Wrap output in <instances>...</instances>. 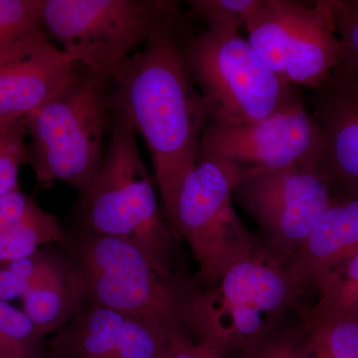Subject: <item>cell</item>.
<instances>
[{"instance_id":"obj_1","label":"cell","mask_w":358,"mask_h":358,"mask_svg":"<svg viewBox=\"0 0 358 358\" xmlns=\"http://www.w3.org/2000/svg\"><path fill=\"white\" fill-rule=\"evenodd\" d=\"M183 28L179 14L121 66L109 91L110 114L145 141L166 223L208 122L183 55Z\"/></svg>"},{"instance_id":"obj_2","label":"cell","mask_w":358,"mask_h":358,"mask_svg":"<svg viewBox=\"0 0 358 358\" xmlns=\"http://www.w3.org/2000/svg\"><path fill=\"white\" fill-rule=\"evenodd\" d=\"M310 287L291 263L260 242L231 266L215 286L200 289L192 310L193 338L220 358H233L281 329L303 310Z\"/></svg>"},{"instance_id":"obj_3","label":"cell","mask_w":358,"mask_h":358,"mask_svg":"<svg viewBox=\"0 0 358 358\" xmlns=\"http://www.w3.org/2000/svg\"><path fill=\"white\" fill-rule=\"evenodd\" d=\"M60 246L81 273L86 301L192 338L199 282L176 274L126 240L83 228L65 231Z\"/></svg>"},{"instance_id":"obj_4","label":"cell","mask_w":358,"mask_h":358,"mask_svg":"<svg viewBox=\"0 0 358 358\" xmlns=\"http://www.w3.org/2000/svg\"><path fill=\"white\" fill-rule=\"evenodd\" d=\"M110 80L78 67L70 81L24 117L30 164L41 188L63 181L82 192L102 166L110 126Z\"/></svg>"},{"instance_id":"obj_5","label":"cell","mask_w":358,"mask_h":358,"mask_svg":"<svg viewBox=\"0 0 358 358\" xmlns=\"http://www.w3.org/2000/svg\"><path fill=\"white\" fill-rule=\"evenodd\" d=\"M136 134L128 122L112 115L102 166L80 192L77 227L126 240L171 268L176 238L159 210Z\"/></svg>"},{"instance_id":"obj_6","label":"cell","mask_w":358,"mask_h":358,"mask_svg":"<svg viewBox=\"0 0 358 358\" xmlns=\"http://www.w3.org/2000/svg\"><path fill=\"white\" fill-rule=\"evenodd\" d=\"M179 14L166 0H44L42 21L72 62L112 81Z\"/></svg>"},{"instance_id":"obj_7","label":"cell","mask_w":358,"mask_h":358,"mask_svg":"<svg viewBox=\"0 0 358 358\" xmlns=\"http://www.w3.org/2000/svg\"><path fill=\"white\" fill-rule=\"evenodd\" d=\"M182 50L203 99L208 122L261 121L303 101L240 31L207 27L199 37H185Z\"/></svg>"},{"instance_id":"obj_8","label":"cell","mask_w":358,"mask_h":358,"mask_svg":"<svg viewBox=\"0 0 358 358\" xmlns=\"http://www.w3.org/2000/svg\"><path fill=\"white\" fill-rule=\"evenodd\" d=\"M240 171L229 162L197 155L167 220L174 238L192 249L199 267L197 282L203 289L215 286L231 266L260 243L233 208Z\"/></svg>"},{"instance_id":"obj_9","label":"cell","mask_w":358,"mask_h":358,"mask_svg":"<svg viewBox=\"0 0 358 358\" xmlns=\"http://www.w3.org/2000/svg\"><path fill=\"white\" fill-rule=\"evenodd\" d=\"M248 41L282 81L319 89L341 56L331 0H262L245 22Z\"/></svg>"},{"instance_id":"obj_10","label":"cell","mask_w":358,"mask_h":358,"mask_svg":"<svg viewBox=\"0 0 358 358\" xmlns=\"http://www.w3.org/2000/svg\"><path fill=\"white\" fill-rule=\"evenodd\" d=\"M233 197L254 219L262 243L292 261L334 199L322 166L241 169Z\"/></svg>"},{"instance_id":"obj_11","label":"cell","mask_w":358,"mask_h":358,"mask_svg":"<svg viewBox=\"0 0 358 358\" xmlns=\"http://www.w3.org/2000/svg\"><path fill=\"white\" fill-rule=\"evenodd\" d=\"M197 155L240 169L322 166L324 138L319 122L301 101L261 121L207 122Z\"/></svg>"},{"instance_id":"obj_12","label":"cell","mask_w":358,"mask_h":358,"mask_svg":"<svg viewBox=\"0 0 358 358\" xmlns=\"http://www.w3.org/2000/svg\"><path fill=\"white\" fill-rule=\"evenodd\" d=\"M150 322L86 301L55 333L46 358H162L179 338Z\"/></svg>"},{"instance_id":"obj_13","label":"cell","mask_w":358,"mask_h":358,"mask_svg":"<svg viewBox=\"0 0 358 358\" xmlns=\"http://www.w3.org/2000/svg\"><path fill=\"white\" fill-rule=\"evenodd\" d=\"M46 31L0 48V122L16 121L60 91L78 69Z\"/></svg>"},{"instance_id":"obj_14","label":"cell","mask_w":358,"mask_h":358,"mask_svg":"<svg viewBox=\"0 0 358 358\" xmlns=\"http://www.w3.org/2000/svg\"><path fill=\"white\" fill-rule=\"evenodd\" d=\"M312 114L324 138L322 169L334 195L358 196V81L331 73L315 90Z\"/></svg>"},{"instance_id":"obj_15","label":"cell","mask_w":358,"mask_h":358,"mask_svg":"<svg viewBox=\"0 0 358 358\" xmlns=\"http://www.w3.org/2000/svg\"><path fill=\"white\" fill-rule=\"evenodd\" d=\"M357 250L358 196L336 195L289 263L312 289L320 275Z\"/></svg>"},{"instance_id":"obj_16","label":"cell","mask_w":358,"mask_h":358,"mask_svg":"<svg viewBox=\"0 0 358 358\" xmlns=\"http://www.w3.org/2000/svg\"><path fill=\"white\" fill-rule=\"evenodd\" d=\"M22 310L42 336L57 333L86 303L84 280L66 252L65 258L23 296Z\"/></svg>"},{"instance_id":"obj_17","label":"cell","mask_w":358,"mask_h":358,"mask_svg":"<svg viewBox=\"0 0 358 358\" xmlns=\"http://www.w3.org/2000/svg\"><path fill=\"white\" fill-rule=\"evenodd\" d=\"M317 300L301 312L303 322L334 317L358 319V250L313 284Z\"/></svg>"},{"instance_id":"obj_18","label":"cell","mask_w":358,"mask_h":358,"mask_svg":"<svg viewBox=\"0 0 358 358\" xmlns=\"http://www.w3.org/2000/svg\"><path fill=\"white\" fill-rule=\"evenodd\" d=\"M65 230L50 212L37 206L28 215L0 225V264L31 255L64 241Z\"/></svg>"},{"instance_id":"obj_19","label":"cell","mask_w":358,"mask_h":358,"mask_svg":"<svg viewBox=\"0 0 358 358\" xmlns=\"http://www.w3.org/2000/svg\"><path fill=\"white\" fill-rule=\"evenodd\" d=\"M65 256L64 249L48 245L31 255L0 264V301L9 303L15 299H22L45 275L57 267Z\"/></svg>"},{"instance_id":"obj_20","label":"cell","mask_w":358,"mask_h":358,"mask_svg":"<svg viewBox=\"0 0 358 358\" xmlns=\"http://www.w3.org/2000/svg\"><path fill=\"white\" fill-rule=\"evenodd\" d=\"M48 345L22 310L0 301V358H46Z\"/></svg>"},{"instance_id":"obj_21","label":"cell","mask_w":358,"mask_h":358,"mask_svg":"<svg viewBox=\"0 0 358 358\" xmlns=\"http://www.w3.org/2000/svg\"><path fill=\"white\" fill-rule=\"evenodd\" d=\"M303 322L308 327L312 358H358L357 317H334Z\"/></svg>"},{"instance_id":"obj_22","label":"cell","mask_w":358,"mask_h":358,"mask_svg":"<svg viewBox=\"0 0 358 358\" xmlns=\"http://www.w3.org/2000/svg\"><path fill=\"white\" fill-rule=\"evenodd\" d=\"M24 119L0 122V197L20 187V166L27 164Z\"/></svg>"},{"instance_id":"obj_23","label":"cell","mask_w":358,"mask_h":358,"mask_svg":"<svg viewBox=\"0 0 358 358\" xmlns=\"http://www.w3.org/2000/svg\"><path fill=\"white\" fill-rule=\"evenodd\" d=\"M44 0H0V48L44 31Z\"/></svg>"},{"instance_id":"obj_24","label":"cell","mask_w":358,"mask_h":358,"mask_svg":"<svg viewBox=\"0 0 358 358\" xmlns=\"http://www.w3.org/2000/svg\"><path fill=\"white\" fill-rule=\"evenodd\" d=\"M341 56L334 74L358 81V0H331Z\"/></svg>"},{"instance_id":"obj_25","label":"cell","mask_w":358,"mask_h":358,"mask_svg":"<svg viewBox=\"0 0 358 358\" xmlns=\"http://www.w3.org/2000/svg\"><path fill=\"white\" fill-rule=\"evenodd\" d=\"M192 13L207 23V27L240 31L261 0H192Z\"/></svg>"},{"instance_id":"obj_26","label":"cell","mask_w":358,"mask_h":358,"mask_svg":"<svg viewBox=\"0 0 358 358\" xmlns=\"http://www.w3.org/2000/svg\"><path fill=\"white\" fill-rule=\"evenodd\" d=\"M303 322V320H301ZM233 358H312L308 327H281Z\"/></svg>"},{"instance_id":"obj_27","label":"cell","mask_w":358,"mask_h":358,"mask_svg":"<svg viewBox=\"0 0 358 358\" xmlns=\"http://www.w3.org/2000/svg\"><path fill=\"white\" fill-rule=\"evenodd\" d=\"M162 358H220L190 336L179 338Z\"/></svg>"}]
</instances>
